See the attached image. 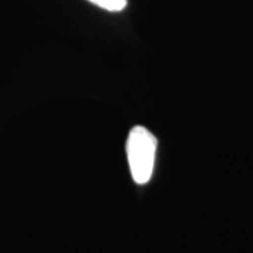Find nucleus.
Here are the masks:
<instances>
[{"label": "nucleus", "mask_w": 253, "mask_h": 253, "mask_svg": "<svg viewBox=\"0 0 253 253\" xmlns=\"http://www.w3.org/2000/svg\"><path fill=\"white\" fill-rule=\"evenodd\" d=\"M158 141L145 126H134L126 139V158L132 179L136 184H146L151 180L155 168Z\"/></svg>", "instance_id": "nucleus-1"}, {"label": "nucleus", "mask_w": 253, "mask_h": 253, "mask_svg": "<svg viewBox=\"0 0 253 253\" xmlns=\"http://www.w3.org/2000/svg\"><path fill=\"white\" fill-rule=\"evenodd\" d=\"M89 1L109 11H121L126 9L128 0H89Z\"/></svg>", "instance_id": "nucleus-2"}]
</instances>
